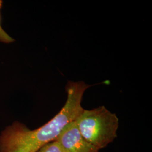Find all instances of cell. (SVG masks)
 Here are the masks:
<instances>
[{"instance_id": "6da1fadb", "label": "cell", "mask_w": 152, "mask_h": 152, "mask_svg": "<svg viewBox=\"0 0 152 152\" xmlns=\"http://www.w3.org/2000/svg\"><path fill=\"white\" fill-rule=\"evenodd\" d=\"M89 87L84 82L68 81L65 87L67 100L60 112L35 130L18 122L7 127L0 135V152H37L55 141L65 126L76 121L83 110L82 96Z\"/></svg>"}, {"instance_id": "277c9868", "label": "cell", "mask_w": 152, "mask_h": 152, "mask_svg": "<svg viewBox=\"0 0 152 152\" xmlns=\"http://www.w3.org/2000/svg\"><path fill=\"white\" fill-rule=\"evenodd\" d=\"M37 152H63L55 141L50 142L41 148Z\"/></svg>"}, {"instance_id": "8992f818", "label": "cell", "mask_w": 152, "mask_h": 152, "mask_svg": "<svg viewBox=\"0 0 152 152\" xmlns=\"http://www.w3.org/2000/svg\"><path fill=\"white\" fill-rule=\"evenodd\" d=\"M2 4H3V2H2V1L0 0V11H1V7H2Z\"/></svg>"}, {"instance_id": "7a4b0ae2", "label": "cell", "mask_w": 152, "mask_h": 152, "mask_svg": "<svg viewBox=\"0 0 152 152\" xmlns=\"http://www.w3.org/2000/svg\"><path fill=\"white\" fill-rule=\"evenodd\" d=\"M82 137L99 151L114 141L117 136L119 120L104 106L85 110L76 119Z\"/></svg>"}, {"instance_id": "5b68a950", "label": "cell", "mask_w": 152, "mask_h": 152, "mask_svg": "<svg viewBox=\"0 0 152 152\" xmlns=\"http://www.w3.org/2000/svg\"><path fill=\"white\" fill-rule=\"evenodd\" d=\"M1 12V11H0ZM14 41V39L10 36L4 30V29L1 26V12H0V42L6 43V44H9L12 43Z\"/></svg>"}, {"instance_id": "3957f363", "label": "cell", "mask_w": 152, "mask_h": 152, "mask_svg": "<svg viewBox=\"0 0 152 152\" xmlns=\"http://www.w3.org/2000/svg\"><path fill=\"white\" fill-rule=\"evenodd\" d=\"M55 141L63 152H99L82 137L75 121L66 125Z\"/></svg>"}]
</instances>
